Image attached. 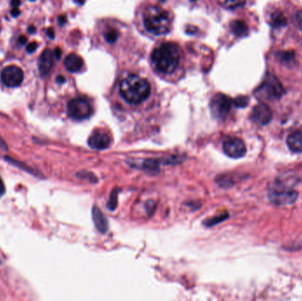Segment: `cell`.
I'll list each match as a JSON object with an SVG mask.
<instances>
[{
    "instance_id": "obj_21",
    "label": "cell",
    "mask_w": 302,
    "mask_h": 301,
    "mask_svg": "<svg viewBox=\"0 0 302 301\" xmlns=\"http://www.w3.org/2000/svg\"><path fill=\"white\" fill-rule=\"evenodd\" d=\"M249 97H247V96H239V97H237L234 101H233V104H234V106L236 107H238V108H244L246 106L249 105Z\"/></svg>"
},
{
    "instance_id": "obj_8",
    "label": "cell",
    "mask_w": 302,
    "mask_h": 301,
    "mask_svg": "<svg viewBox=\"0 0 302 301\" xmlns=\"http://www.w3.org/2000/svg\"><path fill=\"white\" fill-rule=\"evenodd\" d=\"M24 79V73L17 66H8L1 72V81L5 86L16 88L19 86Z\"/></svg>"
},
{
    "instance_id": "obj_26",
    "label": "cell",
    "mask_w": 302,
    "mask_h": 301,
    "mask_svg": "<svg viewBox=\"0 0 302 301\" xmlns=\"http://www.w3.org/2000/svg\"><path fill=\"white\" fill-rule=\"evenodd\" d=\"M296 19H297L298 24L300 26V28L302 29V11H300L296 15Z\"/></svg>"
},
{
    "instance_id": "obj_32",
    "label": "cell",
    "mask_w": 302,
    "mask_h": 301,
    "mask_svg": "<svg viewBox=\"0 0 302 301\" xmlns=\"http://www.w3.org/2000/svg\"><path fill=\"white\" fill-rule=\"evenodd\" d=\"M0 149H7V145L0 137Z\"/></svg>"
},
{
    "instance_id": "obj_36",
    "label": "cell",
    "mask_w": 302,
    "mask_h": 301,
    "mask_svg": "<svg viewBox=\"0 0 302 301\" xmlns=\"http://www.w3.org/2000/svg\"><path fill=\"white\" fill-rule=\"evenodd\" d=\"M191 30H187V32L188 34H190V35H193V34L195 33V31H196V28H195V27H189Z\"/></svg>"
},
{
    "instance_id": "obj_39",
    "label": "cell",
    "mask_w": 302,
    "mask_h": 301,
    "mask_svg": "<svg viewBox=\"0 0 302 301\" xmlns=\"http://www.w3.org/2000/svg\"><path fill=\"white\" fill-rule=\"evenodd\" d=\"M191 1H195V0H191Z\"/></svg>"
},
{
    "instance_id": "obj_13",
    "label": "cell",
    "mask_w": 302,
    "mask_h": 301,
    "mask_svg": "<svg viewBox=\"0 0 302 301\" xmlns=\"http://www.w3.org/2000/svg\"><path fill=\"white\" fill-rule=\"evenodd\" d=\"M289 149L293 153L302 152V131H294L289 134L286 139Z\"/></svg>"
},
{
    "instance_id": "obj_7",
    "label": "cell",
    "mask_w": 302,
    "mask_h": 301,
    "mask_svg": "<svg viewBox=\"0 0 302 301\" xmlns=\"http://www.w3.org/2000/svg\"><path fill=\"white\" fill-rule=\"evenodd\" d=\"M299 193L293 189L275 187L268 193V199L273 204L278 206L293 204L297 201Z\"/></svg>"
},
{
    "instance_id": "obj_12",
    "label": "cell",
    "mask_w": 302,
    "mask_h": 301,
    "mask_svg": "<svg viewBox=\"0 0 302 301\" xmlns=\"http://www.w3.org/2000/svg\"><path fill=\"white\" fill-rule=\"evenodd\" d=\"M53 59L54 55L50 49L43 51L39 58V72L42 77H46L52 71L53 67Z\"/></svg>"
},
{
    "instance_id": "obj_22",
    "label": "cell",
    "mask_w": 302,
    "mask_h": 301,
    "mask_svg": "<svg viewBox=\"0 0 302 301\" xmlns=\"http://www.w3.org/2000/svg\"><path fill=\"white\" fill-rule=\"evenodd\" d=\"M278 58L281 62L290 63L291 60H293L294 54L293 53H280L278 54Z\"/></svg>"
},
{
    "instance_id": "obj_1",
    "label": "cell",
    "mask_w": 302,
    "mask_h": 301,
    "mask_svg": "<svg viewBox=\"0 0 302 301\" xmlns=\"http://www.w3.org/2000/svg\"><path fill=\"white\" fill-rule=\"evenodd\" d=\"M182 58V53L176 43H167L159 44L154 49L150 56L154 69L163 75H172L179 68Z\"/></svg>"
},
{
    "instance_id": "obj_18",
    "label": "cell",
    "mask_w": 302,
    "mask_h": 301,
    "mask_svg": "<svg viewBox=\"0 0 302 301\" xmlns=\"http://www.w3.org/2000/svg\"><path fill=\"white\" fill-rule=\"evenodd\" d=\"M218 2L227 9H236L244 5L246 0H218Z\"/></svg>"
},
{
    "instance_id": "obj_19",
    "label": "cell",
    "mask_w": 302,
    "mask_h": 301,
    "mask_svg": "<svg viewBox=\"0 0 302 301\" xmlns=\"http://www.w3.org/2000/svg\"><path fill=\"white\" fill-rule=\"evenodd\" d=\"M270 24L272 25L275 28L283 27V26L286 24V19L284 18V16L281 13L275 12L273 15H271Z\"/></svg>"
},
{
    "instance_id": "obj_30",
    "label": "cell",
    "mask_w": 302,
    "mask_h": 301,
    "mask_svg": "<svg viewBox=\"0 0 302 301\" xmlns=\"http://www.w3.org/2000/svg\"><path fill=\"white\" fill-rule=\"evenodd\" d=\"M47 35H48V37H50V38L54 39L55 33H54V31H53V29H47Z\"/></svg>"
},
{
    "instance_id": "obj_2",
    "label": "cell",
    "mask_w": 302,
    "mask_h": 301,
    "mask_svg": "<svg viewBox=\"0 0 302 301\" xmlns=\"http://www.w3.org/2000/svg\"><path fill=\"white\" fill-rule=\"evenodd\" d=\"M119 89L123 99L134 106L143 103L151 94L150 82L147 79L134 73H130L122 78Z\"/></svg>"
},
{
    "instance_id": "obj_35",
    "label": "cell",
    "mask_w": 302,
    "mask_h": 301,
    "mask_svg": "<svg viewBox=\"0 0 302 301\" xmlns=\"http://www.w3.org/2000/svg\"><path fill=\"white\" fill-rule=\"evenodd\" d=\"M226 217H227V216H224V217H218V218H219L218 221H219V222H220V220L221 221H223V220L226 219ZM216 223H217V220L213 219L211 221V224H212V225H216Z\"/></svg>"
},
{
    "instance_id": "obj_25",
    "label": "cell",
    "mask_w": 302,
    "mask_h": 301,
    "mask_svg": "<svg viewBox=\"0 0 302 301\" xmlns=\"http://www.w3.org/2000/svg\"><path fill=\"white\" fill-rule=\"evenodd\" d=\"M5 193V184H4V182H3V179H2V177H1V176H0V197L3 195H4Z\"/></svg>"
},
{
    "instance_id": "obj_34",
    "label": "cell",
    "mask_w": 302,
    "mask_h": 301,
    "mask_svg": "<svg viewBox=\"0 0 302 301\" xmlns=\"http://www.w3.org/2000/svg\"><path fill=\"white\" fill-rule=\"evenodd\" d=\"M36 27L35 26H29V28H28V32L29 34H35L36 33Z\"/></svg>"
},
{
    "instance_id": "obj_28",
    "label": "cell",
    "mask_w": 302,
    "mask_h": 301,
    "mask_svg": "<svg viewBox=\"0 0 302 301\" xmlns=\"http://www.w3.org/2000/svg\"><path fill=\"white\" fill-rule=\"evenodd\" d=\"M58 24L62 25L66 24L67 22V17L65 15H60L58 18Z\"/></svg>"
},
{
    "instance_id": "obj_40",
    "label": "cell",
    "mask_w": 302,
    "mask_h": 301,
    "mask_svg": "<svg viewBox=\"0 0 302 301\" xmlns=\"http://www.w3.org/2000/svg\"><path fill=\"white\" fill-rule=\"evenodd\" d=\"M0 26H1V24H0Z\"/></svg>"
},
{
    "instance_id": "obj_33",
    "label": "cell",
    "mask_w": 302,
    "mask_h": 301,
    "mask_svg": "<svg viewBox=\"0 0 302 301\" xmlns=\"http://www.w3.org/2000/svg\"><path fill=\"white\" fill-rule=\"evenodd\" d=\"M11 5H13L14 7H18L20 5V0H12Z\"/></svg>"
},
{
    "instance_id": "obj_5",
    "label": "cell",
    "mask_w": 302,
    "mask_h": 301,
    "mask_svg": "<svg viewBox=\"0 0 302 301\" xmlns=\"http://www.w3.org/2000/svg\"><path fill=\"white\" fill-rule=\"evenodd\" d=\"M92 112L90 103L82 97L72 99L67 105V114L73 120H87L91 116Z\"/></svg>"
},
{
    "instance_id": "obj_6",
    "label": "cell",
    "mask_w": 302,
    "mask_h": 301,
    "mask_svg": "<svg viewBox=\"0 0 302 301\" xmlns=\"http://www.w3.org/2000/svg\"><path fill=\"white\" fill-rule=\"evenodd\" d=\"M232 101L224 94H216L211 101V110L212 115L219 120H226L230 112Z\"/></svg>"
},
{
    "instance_id": "obj_16",
    "label": "cell",
    "mask_w": 302,
    "mask_h": 301,
    "mask_svg": "<svg viewBox=\"0 0 302 301\" xmlns=\"http://www.w3.org/2000/svg\"><path fill=\"white\" fill-rule=\"evenodd\" d=\"M231 31L236 36L239 37H244L249 34V27L247 23L243 20H233L230 24Z\"/></svg>"
},
{
    "instance_id": "obj_37",
    "label": "cell",
    "mask_w": 302,
    "mask_h": 301,
    "mask_svg": "<svg viewBox=\"0 0 302 301\" xmlns=\"http://www.w3.org/2000/svg\"><path fill=\"white\" fill-rule=\"evenodd\" d=\"M83 1H84V0H78L77 2H78L79 4H82V3H83Z\"/></svg>"
},
{
    "instance_id": "obj_20",
    "label": "cell",
    "mask_w": 302,
    "mask_h": 301,
    "mask_svg": "<svg viewBox=\"0 0 302 301\" xmlns=\"http://www.w3.org/2000/svg\"><path fill=\"white\" fill-rule=\"evenodd\" d=\"M142 167L144 170H149L150 172H157L159 171V161L154 160V159H149L144 162Z\"/></svg>"
},
{
    "instance_id": "obj_27",
    "label": "cell",
    "mask_w": 302,
    "mask_h": 301,
    "mask_svg": "<svg viewBox=\"0 0 302 301\" xmlns=\"http://www.w3.org/2000/svg\"><path fill=\"white\" fill-rule=\"evenodd\" d=\"M19 14H20V11H19L18 7H14V8L12 9V11H11V15H12L13 17H18Z\"/></svg>"
},
{
    "instance_id": "obj_31",
    "label": "cell",
    "mask_w": 302,
    "mask_h": 301,
    "mask_svg": "<svg viewBox=\"0 0 302 301\" xmlns=\"http://www.w3.org/2000/svg\"><path fill=\"white\" fill-rule=\"evenodd\" d=\"M56 81H57V82L59 83V84H63L64 82H66V79H65V77L63 76V75H58V76L57 77V79H56Z\"/></svg>"
},
{
    "instance_id": "obj_10",
    "label": "cell",
    "mask_w": 302,
    "mask_h": 301,
    "mask_svg": "<svg viewBox=\"0 0 302 301\" xmlns=\"http://www.w3.org/2000/svg\"><path fill=\"white\" fill-rule=\"evenodd\" d=\"M250 117L255 124L266 125L272 120V112L268 106L260 104L253 108Z\"/></svg>"
},
{
    "instance_id": "obj_29",
    "label": "cell",
    "mask_w": 302,
    "mask_h": 301,
    "mask_svg": "<svg viewBox=\"0 0 302 301\" xmlns=\"http://www.w3.org/2000/svg\"><path fill=\"white\" fill-rule=\"evenodd\" d=\"M18 42H19V44L24 45L25 43L28 42V38H27L25 35H20L19 37V40H18Z\"/></svg>"
},
{
    "instance_id": "obj_17",
    "label": "cell",
    "mask_w": 302,
    "mask_h": 301,
    "mask_svg": "<svg viewBox=\"0 0 302 301\" xmlns=\"http://www.w3.org/2000/svg\"><path fill=\"white\" fill-rule=\"evenodd\" d=\"M103 36L108 44H114L120 37V32L115 28H107L103 33Z\"/></svg>"
},
{
    "instance_id": "obj_14",
    "label": "cell",
    "mask_w": 302,
    "mask_h": 301,
    "mask_svg": "<svg viewBox=\"0 0 302 301\" xmlns=\"http://www.w3.org/2000/svg\"><path fill=\"white\" fill-rule=\"evenodd\" d=\"M64 64H65V67L67 68V71L71 72H79L80 70H82L83 65H84V61H83L82 57H80L75 53H72V54H69L66 57Z\"/></svg>"
},
{
    "instance_id": "obj_24",
    "label": "cell",
    "mask_w": 302,
    "mask_h": 301,
    "mask_svg": "<svg viewBox=\"0 0 302 301\" xmlns=\"http://www.w3.org/2000/svg\"><path fill=\"white\" fill-rule=\"evenodd\" d=\"M53 55H54V57L56 58V59H58L59 60L60 59V57L62 56V51H61V49L60 48H56L54 50V53H53Z\"/></svg>"
},
{
    "instance_id": "obj_23",
    "label": "cell",
    "mask_w": 302,
    "mask_h": 301,
    "mask_svg": "<svg viewBox=\"0 0 302 301\" xmlns=\"http://www.w3.org/2000/svg\"><path fill=\"white\" fill-rule=\"evenodd\" d=\"M38 47V44L36 42H32V43H29V45L27 46V52L28 53H35V51Z\"/></svg>"
},
{
    "instance_id": "obj_15",
    "label": "cell",
    "mask_w": 302,
    "mask_h": 301,
    "mask_svg": "<svg viewBox=\"0 0 302 301\" xmlns=\"http://www.w3.org/2000/svg\"><path fill=\"white\" fill-rule=\"evenodd\" d=\"M92 216H93V221L95 223V225L98 230L103 233L106 232L108 230V222L98 207L96 206L93 207Z\"/></svg>"
},
{
    "instance_id": "obj_3",
    "label": "cell",
    "mask_w": 302,
    "mask_h": 301,
    "mask_svg": "<svg viewBox=\"0 0 302 301\" xmlns=\"http://www.w3.org/2000/svg\"><path fill=\"white\" fill-rule=\"evenodd\" d=\"M142 24L148 33L159 36L170 32L172 16L159 5H147L142 12Z\"/></svg>"
},
{
    "instance_id": "obj_4",
    "label": "cell",
    "mask_w": 302,
    "mask_h": 301,
    "mask_svg": "<svg viewBox=\"0 0 302 301\" xmlns=\"http://www.w3.org/2000/svg\"><path fill=\"white\" fill-rule=\"evenodd\" d=\"M254 94L262 100H278L284 94V89L277 77L273 74H267Z\"/></svg>"
},
{
    "instance_id": "obj_9",
    "label": "cell",
    "mask_w": 302,
    "mask_h": 301,
    "mask_svg": "<svg viewBox=\"0 0 302 301\" xmlns=\"http://www.w3.org/2000/svg\"><path fill=\"white\" fill-rule=\"evenodd\" d=\"M223 149L229 158H241L247 153V148L244 142L239 138H228L223 143Z\"/></svg>"
},
{
    "instance_id": "obj_11",
    "label": "cell",
    "mask_w": 302,
    "mask_h": 301,
    "mask_svg": "<svg viewBox=\"0 0 302 301\" xmlns=\"http://www.w3.org/2000/svg\"><path fill=\"white\" fill-rule=\"evenodd\" d=\"M111 143V137L107 132L103 130H96L89 138V145L94 149H106Z\"/></svg>"
},
{
    "instance_id": "obj_38",
    "label": "cell",
    "mask_w": 302,
    "mask_h": 301,
    "mask_svg": "<svg viewBox=\"0 0 302 301\" xmlns=\"http://www.w3.org/2000/svg\"><path fill=\"white\" fill-rule=\"evenodd\" d=\"M30 1H36V0H30Z\"/></svg>"
}]
</instances>
